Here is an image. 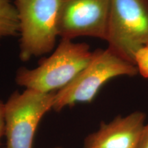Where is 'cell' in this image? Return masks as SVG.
I'll use <instances>...</instances> for the list:
<instances>
[{
  "label": "cell",
  "mask_w": 148,
  "mask_h": 148,
  "mask_svg": "<svg viewBox=\"0 0 148 148\" xmlns=\"http://www.w3.org/2000/svg\"><path fill=\"white\" fill-rule=\"evenodd\" d=\"M61 0H16L19 23L20 59L50 52L58 35Z\"/></svg>",
  "instance_id": "3"
},
{
  "label": "cell",
  "mask_w": 148,
  "mask_h": 148,
  "mask_svg": "<svg viewBox=\"0 0 148 148\" xmlns=\"http://www.w3.org/2000/svg\"><path fill=\"white\" fill-rule=\"evenodd\" d=\"M137 148H148V123L144 125Z\"/></svg>",
  "instance_id": "10"
},
{
  "label": "cell",
  "mask_w": 148,
  "mask_h": 148,
  "mask_svg": "<svg viewBox=\"0 0 148 148\" xmlns=\"http://www.w3.org/2000/svg\"><path fill=\"white\" fill-rule=\"evenodd\" d=\"M92 53L87 44L62 39L53 52L36 68L18 69L16 82L27 89L43 92L58 91L87 65Z\"/></svg>",
  "instance_id": "1"
},
{
  "label": "cell",
  "mask_w": 148,
  "mask_h": 148,
  "mask_svg": "<svg viewBox=\"0 0 148 148\" xmlns=\"http://www.w3.org/2000/svg\"><path fill=\"white\" fill-rule=\"evenodd\" d=\"M19 32L18 13L10 0H0V38L16 36Z\"/></svg>",
  "instance_id": "8"
},
{
  "label": "cell",
  "mask_w": 148,
  "mask_h": 148,
  "mask_svg": "<svg viewBox=\"0 0 148 148\" xmlns=\"http://www.w3.org/2000/svg\"><path fill=\"white\" fill-rule=\"evenodd\" d=\"M138 70L134 64L108 47L93 51L87 64L71 83L56 92L53 109L60 111L77 103L90 102L109 80L119 76L132 77Z\"/></svg>",
  "instance_id": "2"
},
{
  "label": "cell",
  "mask_w": 148,
  "mask_h": 148,
  "mask_svg": "<svg viewBox=\"0 0 148 148\" xmlns=\"http://www.w3.org/2000/svg\"><path fill=\"white\" fill-rule=\"evenodd\" d=\"M145 120V113L135 111L102 123L97 132L86 138L84 148H137Z\"/></svg>",
  "instance_id": "7"
},
{
  "label": "cell",
  "mask_w": 148,
  "mask_h": 148,
  "mask_svg": "<svg viewBox=\"0 0 148 148\" xmlns=\"http://www.w3.org/2000/svg\"><path fill=\"white\" fill-rule=\"evenodd\" d=\"M3 148H5V147H3Z\"/></svg>",
  "instance_id": "12"
},
{
  "label": "cell",
  "mask_w": 148,
  "mask_h": 148,
  "mask_svg": "<svg viewBox=\"0 0 148 148\" xmlns=\"http://www.w3.org/2000/svg\"><path fill=\"white\" fill-rule=\"evenodd\" d=\"M106 40L108 47L134 64L135 53L148 43V0H110Z\"/></svg>",
  "instance_id": "4"
},
{
  "label": "cell",
  "mask_w": 148,
  "mask_h": 148,
  "mask_svg": "<svg viewBox=\"0 0 148 148\" xmlns=\"http://www.w3.org/2000/svg\"><path fill=\"white\" fill-rule=\"evenodd\" d=\"M134 64L138 73L145 78H148V43L139 48L134 56Z\"/></svg>",
  "instance_id": "9"
},
{
  "label": "cell",
  "mask_w": 148,
  "mask_h": 148,
  "mask_svg": "<svg viewBox=\"0 0 148 148\" xmlns=\"http://www.w3.org/2000/svg\"><path fill=\"white\" fill-rule=\"evenodd\" d=\"M3 135H5L4 103L0 100V141Z\"/></svg>",
  "instance_id": "11"
},
{
  "label": "cell",
  "mask_w": 148,
  "mask_h": 148,
  "mask_svg": "<svg viewBox=\"0 0 148 148\" xmlns=\"http://www.w3.org/2000/svg\"><path fill=\"white\" fill-rule=\"evenodd\" d=\"M55 94L25 88L10 96L4 103L5 148H32L38 123L53 109Z\"/></svg>",
  "instance_id": "5"
},
{
  "label": "cell",
  "mask_w": 148,
  "mask_h": 148,
  "mask_svg": "<svg viewBox=\"0 0 148 148\" xmlns=\"http://www.w3.org/2000/svg\"><path fill=\"white\" fill-rule=\"evenodd\" d=\"M110 0H61L58 35L62 39L82 36L106 40Z\"/></svg>",
  "instance_id": "6"
}]
</instances>
